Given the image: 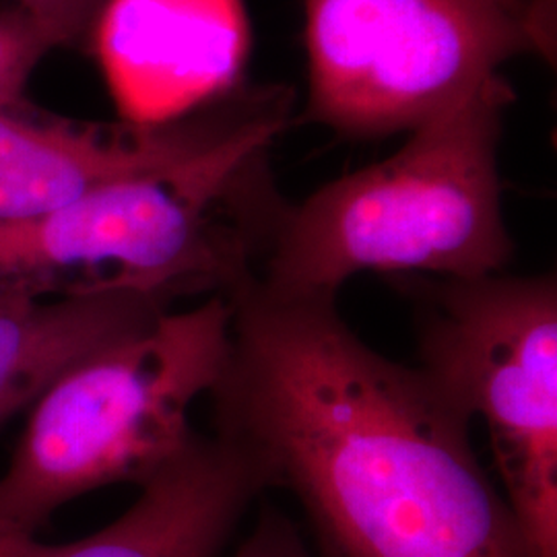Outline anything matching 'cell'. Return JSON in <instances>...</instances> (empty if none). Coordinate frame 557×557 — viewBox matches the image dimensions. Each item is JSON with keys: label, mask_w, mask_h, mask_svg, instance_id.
I'll return each mask as SVG.
<instances>
[{"label": "cell", "mask_w": 557, "mask_h": 557, "mask_svg": "<svg viewBox=\"0 0 557 557\" xmlns=\"http://www.w3.org/2000/svg\"><path fill=\"white\" fill-rule=\"evenodd\" d=\"M418 368L490 436L499 492L529 557H557V281L400 275Z\"/></svg>", "instance_id": "5b68a950"}, {"label": "cell", "mask_w": 557, "mask_h": 557, "mask_svg": "<svg viewBox=\"0 0 557 557\" xmlns=\"http://www.w3.org/2000/svg\"><path fill=\"white\" fill-rule=\"evenodd\" d=\"M139 490L100 531L64 545L32 539L23 557H223L255 499L271 487L250 453L197 432Z\"/></svg>", "instance_id": "9c48e42d"}, {"label": "cell", "mask_w": 557, "mask_h": 557, "mask_svg": "<svg viewBox=\"0 0 557 557\" xmlns=\"http://www.w3.org/2000/svg\"><path fill=\"white\" fill-rule=\"evenodd\" d=\"M29 543H32V539L11 537V535L0 533V557H23Z\"/></svg>", "instance_id": "5bb4252c"}, {"label": "cell", "mask_w": 557, "mask_h": 557, "mask_svg": "<svg viewBox=\"0 0 557 557\" xmlns=\"http://www.w3.org/2000/svg\"><path fill=\"white\" fill-rule=\"evenodd\" d=\"M94 27L120 114L143 126L232 94L250 50L242 0H106Z\"/></svg>", "instance_id": "52a82bcc"}, {"label": "cell", "mask_w": 557, "mask_h": 557, "mask_svg": "<svg viewBox=\"0 0 557 557\" xmlns=\"http://www.w3.org/2000/svg\"><path fill=\"white\" fill-rule=\"evenodd\" d=\"M252 89L168 124L40 120L0 110V225L38 220L112 180L180 160L220 137L246 110Z\"/></svg>", "instance_id": "ba28073f"}, {"label": "cell", "mask_w": 557, "mask_h": 557, "mask_svg": "<svg viewBox=\"0 0 557 557\" xmlns=\"http://www.w3.org/2000/svg\"><path fill=\"white\" fill-rule=\"evenodd\" d=\"M232 301L215 434L298 498L324 557H529L471 421L366 345L337 299Z\"/></svg>", "instance_id": "6da1fadb"}, {"label": "cell", "mask_w": 557, "mask_h": 557, "mask_svg": "<svg viewBox=\"0 0 557 557\" xmlns=\"http://www.w3.org/2000/svg\"><path fill=\"white\" fill-rule=\"evenodd\" d=\"M106 0H17V7L52 23L66 41L91 25Z\"/></svg>", "instance_id": "4fadbf2b"}, {"label": "cell", "mask_w": 557, "mask_h": 557, "mask_svg": "<svg viewBox=\"0 0 557 557\" xmlns=\"http://www.w3.org/2000/svg\"><path fill=\"white\" fill-rule=\"evenodd\" d=\"M64 41L66 38L52 23L21 7L0 11V110L21 108L29 75L50 50Z\"/></svg>", "instance_id": "8fae6325"}, {"label": "cell", "mask_w": 557, "mask_h": 557, "mask_svg": "<svg viewBox=\"0 0 557 557\" xmlns=\"http://www.w3.org/2000/svg\"><path fill=\"white\" fill-rule=\"evenodd\" d=\"M515 94L487 81L411 131L391 158L289 202L255 283L283 299H337L361 273L471 278L515 257L502 205L499 137Z\"/></svg>", "instance_id": "3957f363"}, {"label": "cell", "mask_w": 557, "mask_h": 557, "mask_svg": "<svg viewBox=\"0 0 557 557\" xmlns=\"http://www.w3.org/2000/svg\"><path fill=\"white\" fill-rule=\"evenodd\" d=\"M232 301L200 299L81 359L32 407L0 473V533L34 539L64 504L158 473L190 444V411L230 354Z\"/></svg>", "instance_id": "277c9868"}, {"label": "cell", "mask_w": 557, "mask_h": 557, "mask_svg": "<svg viewBox=\"0 0 557 557\" xmlns=\"http://www.w3.org/2000/svg\"><path fill=\"white\" fill-rule=\"evenodd\" d=\"M499 2H504L506 7H510L512 11H517L518 15H520V9H518V0H499ZM522 20V17H520ZM524 23V21H522Z\"/></svg>", "instance_id": "9a60e30c"}, {"label": "cell", "mask_w": 557, "mask_h": 557, "mask_svg": "<svg viewBox=\"0 0 557 557\" xmlns=\"http://www.w3.org/2000/svg\"><path fill=\"white\" fill-rule=\"evenodd\" d=\"M308 120L345 137L416 131L533 41L499 0H304Z\"/></svg>", "instance_id": "8992f818"}, {"label": "cell", "mask_w": 557, "mask_h": 557, "mask_svg": "<svg viewBox=\"0 0 557 557\" xmlns=\"http://www.w3.org/2000/svg\"><path fill=\"white\" fill-rule=\"evenodd\" d=\"M230 557H317L301 537L294 520L277 508L262 506L255 529Z\"/></svg>", "instance_id": "7c38bea8"}, {"label": "cell", "mask_w": 557, "mask_h": 557, "mask_svg": "<svg viewBox=\"0 0 557 557\" xmlns=\"http://www.w3.org/2000/svg\"><path fill=\"white\" fill-rule=\"evenodd\" d=\"M168 310L133 294L0 301V425L34 407L81 359Z\"/></svg>", "instance_id": "30bf717a"}, {"label": "cell", "mask_w": 557, "mask_h": 557, "mask_svg": "<svg viewBox=\"0 0 557 557\" xmlns=\"http://www.w3.org/2000/svg\"><path fill=\"white\" fill-rule=\"evenodd\" d=\"M292 101L283 87H257L238 120L193 153L0 225V301L234 298L259 278L289 205L269 151Z\"/></svg>", "instance_id": "7a4b0ae2"}]
</instances>
